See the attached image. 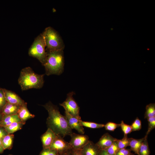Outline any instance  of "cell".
Returning a JSON list of instances; mask_svg holds the SVG:
<instances>
[{
  "mask_svg": "<svg viewBox=\"0 0 155 155\" xmlns=\"http://www.w3.org/2000/svg\"><path fill=\"white\" fill-rule=\"evenodd\" d=\"M148 122L147 131L145 136H147L150 132L155 128V117L147 119Z\"/></svg>",
  "mask_w": 155,
  "mask_h": 155,
  "instance_id": "cell-27",
  "label": "cell"
},
{
  "mask_svg": "<svg viewBox=\"0 0 155 155\" xmlns=\"http://www.w3.org/2000/svg\"><path fill=\"white\" fill-rule=\"evenodd\" d=\"M23 125L22 122H15L10 125L4 127L5 129L8 134H10L18 131L21 128Z\"/></svg>",
  "mask_w": 155,
  "mask_h": 155,
  "instance_id": "cell-19",
  "label": "cell"
},
{
  "mask_svg": "<svg viewBox=\"0 0 155 155\" xmlns=\"http://www.w3.org/2000/svg\"><path fill=\"white\" fill-rule=\"evenodd\" d=\"M4 101H3L0 99V106H2L4 103Z\"/></svg>",
  "mask_w": 155,
  "mask_h": 155,
  "instance_id": "cell-36",
  "label": "cell"
},
{
  "mask_svg": "<svg viewBox=\"0 0 155 155\" xmlns=\"http://www.w3.org/2000/svg\"><path fill=\"white\" fill-rule=\"evenodd\" d=\"M130 149L124 148L119 149L116 153V155H134L131 152Z\"/></svg>",
  "mask_w": 155,
  "mask_h": 155,
  "instance_id": "cell-30",
  "label": "cell"
},
{
  "mask_svg": "<svg viewBox=\"0 0 155 155\" xmlns=\"http://www.w3.org/2000/svg\"><path fill=\"white\" fill-rule=\"evenodd\" d=\"M70 136L71 138L69 143L73 150H80L89 141V137L87 135L73 132Z\"/></svg>",
  "mask_w": 155,
  "mask_h": 155,
  "instance_id": "cell-7",
  "label": "cell"
},
{
  "mask_svg": "<svg viewBox=\"0 0 155 155\" xmlns=\"http://www.w3.org/2000/svg\"><path fill=\"white\" fill-rule=\"evenodd\" d=\"M20 106L8 102L3 109V113L6 115L17 114Z\"/></svg>",
  "mask_w": 155,
  "mask_h": 155,
  "instance_id": "cell-17",
  "label": "cell"
},
{
  "mask_svg": "<svg viewBox=\"0 0 155 155\" xmlns=\"http://www.w3.org/2000/svg\"><path fill=\"white\" fill-rule=\"evenodd\" d=\"M4 150L1 140L0 139V154L3 153Z\"/></svg>",
  "mask_w": 155,
  "mask_h": 155,
  "instance_id": "cell-34",
  "label": "cell"
},
{
  "mask_svg": "<svg viewBox=\"0 0 155 155\" xmlns=\"http://www.w3.org/2000/svg\"><path fill=\"white\" fill-rule=\"evenodd\" d=\"M117 139L108 133H104L96 144L100 149H105L111 146Z\"/></svg>",
  "mask_w": 155,
  "mask_h": 155,
  "instance_id": "cell-10",
  "label": "cell"
},
{
  "mask_svg": "<svg viewBox=\"0 0 155 155\" xmlns=\"http://www.w3.org/2000/svg\"><path fill=\"white\" fill-rule=\"evenodd\" d=\"M57 151L59 155L71 149L69 142L63 138L57 135L49 148Z\"/></svg>",
  "mask_w": 155,
  "mask_h": 155,
  "instance_id": "cell-8",
  "label": "cell"
},
{
  "mask_svg": "<svg viewBox=\"0 0 155 155\" xmlns=\"http://www.w3.org/2000/svg\"><path fill=\"white\" fill-rule=\"evenodd\" d=\"M17 114L22 121H24L34 117L29 112L25 104L20 106Z\"/></svg>",
  "mask_w": 155,
  "mask_h": 155,
  "instance_id": "cell-14",
  "label": "cell"
},
{
  "mask_svg": "<svg viewBox=\"0 0 155 155\" xmlns=\"http://www.w3.org/2000/svg\"><path fill=\"white\" fill-rule=\"evenodd\" d=\"M104 127L106 130L114 131L117 128L120 127V124L109 122L104 125Z\"/></svg>",
  "mask_w": 155,
  "mask_h": 155,
  "instance_id": "cell-28",
  "label": "cell"
},
{
  "mask_svg": "<svg viewBox=\"0 0 155 155\" xmlns=\"http://www.w3.org/2000/svg\"><path fill=\"white\" fill-rule=\"evenodd\" d=\"M145 139L141 145L138 150V155H150V152L147 139V136H145Z\"/></svg>",
  "mask_w": 155,
  "mask_h": 155,
  "instance_id": "cell-18",
  "label": "cell"
},
{
  "mask_svg": "<svg viewBox=\"0 0 155 155\" xmlns=\"http://www.w3.org/2000/svg\"><path fill=\"white\" fill-rule=\"evenodd\" d=\"M75 94L73 92H69L67 95L65 100L60 105L72 116L81 119L80 115V107L73 97Z\"/></svg>",
  "mask_w": 155,
  "mask_h": 155,
  "instance_id": "cell-6",
  "label": "cell"
},
{
  "mask_svg": "<svg viewBox=\"0 0 155 155\" xmlns=\"http://www.w3.org/2000/svg\"><path fill=\"white\" fill-rule=\"evenodd\" d=\"M57 136L53 131L48 128L41 137L43 148H49Z\"/></svg>",
  "mask_w": 155,
  "mask_h": 155,
  "instance_id": "cell-12",
  "label": "cell"
},
{
  "mask_svg": "<svg viewBox=\"0 0 155 155\" xmlns=\"http://www.w3.org/2000/svg\"><path fill=\"white\" fill-rule=\"evenodd\" d=\"M6 133H7V132L5 131L3 129H0V135L1 134H6Z\"/></svg>",
  "mask_w": 155,
  "mask_h": 155,
  "instance_id": "cell-35",
  "label": "cell"
},
{
  "mask_svg": "<svg viewBox=\"0 0 155 155\" xmlns=\"http://www.w3.org/2000/svg\"><path fill=\"white\" fill-rule=\"evenodd\" d=\"M80 122L82 125L83 127L91 129H98L104 127V124L98 123L94 122L86 121L80 120Z\"/></svg>",
  "mask_w": 155,
  "mask_h": 155,
  "instance_id": "cell-22",
  "label": "cell"
},
{
  "mask_svg": "<svg viewBox=\"0 0 155 155\" xmlns=\"http://www.w3.org/2000/svg\"><path fill=\"white\" fill-rule=\"evenodd\" d=\"M144 118L147 119L155 117V103H151L146 105Z\"/></svg>",
  "mask_w": 155,
  "mask_h": 155,
  "instance_id": "cell-21",
  "label": "cell"
},
{
  "mask_svg": "<svg viewBox=\"0 0 155 155\" xmlns=\"http://www.w3.org/2000/svg\"><path fill=\"white\" fill-rule=\"evenodd\" d=\"M144 139V137L140 139L129 138V146L131 151H133L135 154L138 155L139 148Z\"/></svg>",
  "mask_w": 155,
  "mask_h": 155,
  "instance_id": "cell-15",
  "label": "cell"
},
{
  "mask_svg": "<svg viewBox=\"0 0 155 155\" xmlns=\"http://www.w3.org/2000/svg\"><path fill=\"white\" fill-rule=\"evenodd\" d=\"M59 155H73L71 152V149Z\"/></svg>",
  "mask_w": 155,
  "mask_h": 155,
  "instance_id": "cell-33",
  "label": "cell"
},
{
  "mask_svg": "<svg viewBox=\"0 0 155 155\" xmlns=\"http://www.w3.org/2000/svg\"><path fill=\"white\" fill-rule=\"evenodd\" d=\"M43 106L48 113L46 123L48 128L51 129L57 135L64 138L70 135L72 129L68 125L65 116L61 114L59 108L49 102Z\"/></svg>",
  "mask_w": 155,
  "mask_h": 155,
  "instance_id": "cell-1",
  "label": "cell"
},
{
  "mask_svg": "<svg viewBox=\"0 0 155 155\" xmlns=\"http://www.w3.org/2000/svg\"><path fill=\"white\" fill-rule=\"evenodd\" d=\"M46 59L43 66L46 74L60 75L64 70V59L63 50L46 51Z\"/></svg>",
  "mask_w": 155,
  "mask_h": 155,
  "instance_id": "cell-3",
  "label": "cell"
},
{
  "mask_svg": "<svg viewBox=\"0 0 155 155\" xmlns=\"http://www.w3.org/2000/svg\"><path fill=\"white\" fill-rule=\"evenodd\" d=\"M45 43L47 51L63 50L65 45L57 32L51 27L45 28L42 33Z\"/></svg>",
  "mask_w": 155,
  "mask_h": 155,
  "instance_id": "cell-4",
  "label": "cell"
},
{
  "mask_svg": "<svg viewBox=\"0 0 155 155\" xmlns=\"http://www.w3.org/2000/svg\"><path fill=\"white\" fill-rule=\"evenodd\" d=\"M8 155H12V154H9Z\"/></svg>",
  "mask_w": 155,
  "mask_h": 155,
  "instance_id": "cell-37",
  "label": "cell"
},
{
  "mask_svg": "<svg viewBox=\"0 0 155 155\" xmlns=\"http://www.w3.org/2000/svg\"><path fill=\"white\" fill-rule=\"evenodd\" d=\"M22 121L17 114L6 115L3 119L1 125L4 127L8 126L15 122H20Z\"/></svg>",
  "mask_w": 155,
  "mask_h": 155,
  "instance_id": "cell-16",
  "label": "cell"
},
{
  "mask_svg": "<svg viewBox=\"0 0 155 155\" xmlns=\"http://www.w3.org/2000/svg\"><path fill=\"white\" fill-rule=\"evenodd\" d=\"M71 152L73 155H82L80 150H74L71 149Z\"/></svg>",
  "mask_w": 155,
  "mask_h": 155,
  "instance_id": "cell-32",
  "label": "cell"
},
{
  "mask_svg": "<svg viewBox=\"0 0 155 155\" xmlns=\"http://www.w3.org/2000/svg\"><path fill=\"white\" fill-rule=\"evenodd\" d=\"M39 155H59V154L56 150L49 148H43Z\"/></svg>",
  "mask_w": 155,
  "mask_h": 155,
  "instance_id": "cell-29",
  "label": "cell"
},
{
  "mask_svg": "<svg viewBox=\"0 0 155 155\" xmlns=\"http://www.w3.org/2000/svg\"><path fill=\"white\" fill-rule=\"evenodd\" d=\"M120 127L124 133V135H127L132 131V128L131 125L125 123L123 121H121Z\"/></svg>",
  "mask_w": 155,
  "mask_h": 155,
  "instance_id": "cell-25",
  "label": "cell"
},
{
  "mask_svg": "<svg viewBox=\"0 0 155 155\" xmlns=\"http://www.w3.org/2000/svg\"><path fill=\"white\" fill-rule=\"evenodd\" d=\"M99 155H111L106 151L104 149H100Z\"/></svg>",
  "mask_w": 155,
  "mask_h": 155,
  "instance_id": "cell-31",
  "label": "cell"
},
{
  "mask_svg": "<svg viewBox=\"0 0 155 155\" xmlns=\"http://www.w3.org/2000/svg\"><path fill=\"white\" fill-rule=\"evenodd\" d=\"M13 135L10 134L6 135L1 139L4 150L11 149L13 144Z\"/></svg>",
  "mask_w": 155,
  "mask_h": 155,
  "instance_id": "cell-20",
  "label": "cell"
},
{
  "mask_svg": "<svg viewBox=\"0 0 155 155\" xmlns=\"http://www.w3.org/2000/svg\"><path fill=\"white\" fill-rule=\"evenodd\" d=\"M132 131H135L140 130L142 128V122L141 120L137 117L131 125Z\"/></svg>",
  "mask_w": 155,
  "mask_h": 155,
  "instance_id": "cell-26",
  "label": "cell"
},
{
  "mask_svg": "<svg viewBox=\"0 0 155 155\" xmlns=\"http://www.w3.org/2000/svg\"><path fill=\"white\" fill-rule=\"evenodd\" d=\"M116 142L119 149L126 148L127 146H129V138L128 137L127 135H124L123 138L121 139H117Z\"/></svg>",
  "mask_w": 155,
  "mask_h": 155,
  "instance_id": "cell-23",
  "label": "cell"
},
{
  "mask_svg": "<svg viewBox=\"0 0 155 155\" xmlns=\"http://www.w3.org/2000/svg\"><path fill=\"white\" fill-rule=\"evenodd\" d=\"M65 116L68 125L72 129L76 130L80 134H84V129L80 122L81 119L72 116L65 111Z\"/></svg>",
  "mask_w": 155,
  "mask_h": 155,
  "instance_id": "cell-9",
  "label": "cell"
},
{
  "mask_svg": "<svg viewBox=\"0 0 155 155\" xmlns=\"http://www.w3.org/2000/svg\"><path fill=\"white\" fill-rule=\"evenodd\" d=\"M44 76V74L36 73L31 67H26L22 69L20 72L18 84L22 90L39 89L43 86Z\"/></svg>",
  "mask_w": 155,
  "mask_h": 155,
  "instance_id": "cell-2",
  "label": "cell"
},
{
  "mask_svg": "<svg viewBox=\"0 0 155 155\" xmlns=\"http://www.w3.org/2000/svg\"><path fill=\"white\" fill-rule=\"evenodd\" d=\"M45 47V40L42 33H41L35 39L29 49V55L37 59L43 65L45 62L47 56Z\"/></svg>",
  "mask_w": 155,
  "mask_h": 155,
  "instance_id": "cell-5",
  "label": "cell"
},
{
  "mask_svg": "<svg viewBox=\"0 0 155 155\" xmlns=\"http://www.w3.org/2000/svg\"><path fill=\"white\" fill-rule=\"evenodd\" d=\"M3 93L5 99L9 103L19 106L25 104L19 96L13 92L5 90Z\"/></svg>",
  "mask_w": 155,
  "mask_h": 155,
  "instance_id": "cell-13",
  "label": "cell"
},
{
  "mask_svg": "<svg viewBox=\"0 0 155 155\" xmlns=\"http://www.w3.org/2000/svg\"><path fill=\"white\" fill-rule=\"evenodd\" d=\"M100 150L96 144L89 140L80 151L82 155H99Z\"/></svg>",
  "mask_w": 155,
  "mask_h": 155,
  "instance_id": "cell-11",
  "label": "cell"
},
{
  "mask_svg": "<svg viewBox=\"0 0 155 155\" xmlns=\"http://www.w3.org/2000/svg\"><path fill=\"white\" fill-rule=\"evenodd\" d=\"M105 150L111 155H116L117 152L119 150L116 140L111 146Z\"/></svg>",
  "mask_w": 155,
  "mask_h": 155,
  "instance_id": "cell-24",
  "label": "cell"
}]
</instances>
